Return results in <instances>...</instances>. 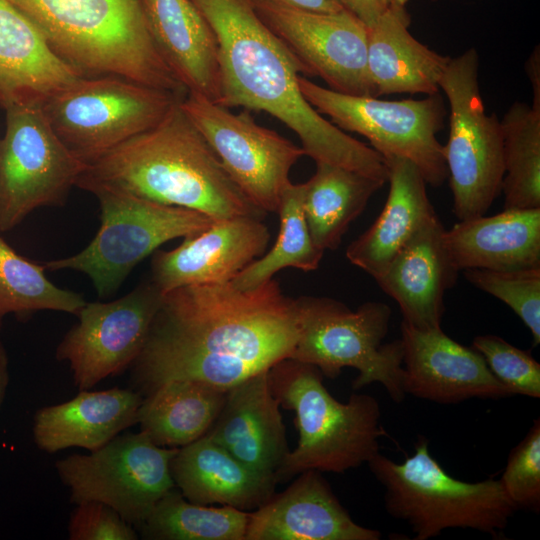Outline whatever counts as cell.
<instances>
[{
    "label": "cell",
    "instance_id": "obj_32",
    "mask_svg": "<svg viewBox=\"0 0 540 540\" xmlns=\"http://www.w3.org/2000/svg\"><path fill=\"white\" fill-rule=\"evenodd\" d=\"M500 125L504 208H540V111L514 102Z\"/></svg>",
    "mask_w": 540,
    "mask_h": 540
},
{
    "label": "cell",
    "instance_id": "obj_10",
    "mask_svg": "<svg viewBox=\"0 0 540 540\" xmlns=\"http://www.w3.org/2000/svg\"><path fill=\"white\" fill-rule=\"evenodd\" d=\"M478 69V53L470 48L451 58L439 83L450 107L443 150L459 221L486 214L501 193L504 176L500 120L485 111Z\"/></svg>",
    "mask_w": 540,
    "mask_h": 540
},
{
    "label": "cell",
    "instance_id": "obj_20",
    "mask_svg": "<svg viewBox=\"0 0 540 540\" xmlns=\"http://www.w3.org/2000/svg\"><path fill=\"white\" fill-rule=\"evenodd\" d=\"M437 214L424 222L375 281L399 306L403 322L419 330L441 328L444 294L457 281Z\"/></svg>",
    "mask_w": 540,
    "mask_h": 540
},
{
    "label": "cell",
    "instance_id": "obj_12",
    "mask_svg": "<svg viewBox=\"0 0 540 540\" xmlns=\"http://www.w3.org/2000/svg\"><path fill=\"white\" fill-rule=\"evenodd\" d=\"M177 450L157 445L140 431L117 435L89 454L58 460L55 467L73 503H104L138 529L176 487L170 465Z\"/></svg>",
    "mask_w": 540,
    "mask_h": 540
},
{
    "label": "cell",
    "instance_id": "obj_27",
    "mask_svg": "<svg viewBox=\"0 0 540 540\" xmlns=\"http://www.w3.org/2000/svg\"><path fill=\"white\" fill-rule=\"evenodd\" d=\"M458 271L513 270L540 266V208L504 209L461 220L445 230Z\"/></svg>",
    "mask_w": 540,
    "mask_h": 540
},
{
    "label": "cell",
    "instance_id": "obj_16",
    "mask_svg": "<svg viewBox=\"0 0 540 540\" xmlns=\"http://www.w3.org/2000/svg\"><path fill=\"white\" fill-rule=\"evenodd\" d=\"M262 21L290 48L311 76L349 95H372L367 68V26L350 11H304L253 0Z\"/></svg>",
    "mask_w": 540,
    "mask_h": 540
},
{
    "label": "cell",
    "instance_id": "obj_44",
    "mask_svg": "<svg viewBox=\"0 0 540 540\" xmlns=\"http://www.w3.org/2000/svg\"><path fill=\"white\" fill-rule=\"evenodd\" d=\"M3 317H4V316H2V315L0 314V326H1V321H2V318H3Z\"/></svg>",
    "mask_w": 540,
    "mask_h": 540
},
{
    "label": "cell",
    "instance_id": "obj_7",
    "mask_svg": "<svg viewBox=\"0 0 540 540\" xmlns=\"http://www.w3.org/2000/svg\"><path fill=\"white\" fill-rule=\"evenodd\" d=\"M296 304L299 335L289 358L316 366L330 379L343 368H354V390L378 382L394 402L404 400L402 342L382 344L391 318L387 304L369 301L351 310L340 301L316 296H300Z\"/></svg>",
    "mask_w": 540,
    "mask_h": 540
},
{
    "label": "cell",
    "instance_id": "obj_14",
    "mask_svg": "<svg viewBox=\"0 0 540 540\" xmlns=\"http://www.w3.org/2000/svg\"><path fill=\"white\" fill-rule=\"evenodd\" d=\"M180 104L246 197L265 213L277 212L303 148L259 125L248 110L236 114L192 92Z\"/></svg>",
    "mask_w": 540,
    "mask_h": 540
},
{
    "label": "cell",
    "instance_id": "obj_37",
    "mask_svg": "<svg viewBox=\"0 0 540 540\" xmlns=\"http://www.w3.org/2000/svg\"><path fill=\"white\" fill-rule=\"evenodd\" d=\"M508 498L519 508L540 511V420H534L508 457L499 479Z\"/></svg>",
    "mask_w": 540,
    "mask_h": 540
},
{
    "label": "cell",
    "instance_id": "obj_19",
    "mask_svg": "<svg viewBox=\"0 0 540 540\" xmlns=\"http://www.w3.org/2000/svg\"><path fill=\"white\" fill-rule=\"evenodd\" d=\"M357 524L318 470H306L249 513L245 540H379Z\"/></svg>",
    "mask_w": 540,
    "mask_h": 540
},
{
    "label": "cell",
    "instance_id": "obj_29",
    "mask_svg": "<svg viewBox=\"0 0 540 540\" xmlns=\"http://www.w3.org/2000/svg\"><path fill=\"white\" fill-rule=\"evenodd\" d=\"M227 391L197 381L163 383L143 398L137 424L159 446H185L210 430Z\"/></svg>",
    "mask_w": 540,
    "mask_h": 540
},
{
    "label": "cell",
    "instance_id": "obj_5",
    "mask_svg": "<svg viewBox=\"0 0 540 540\" xmlns=\"http://www.w3.org/2000/svg\"><path fill=\"white\" fill-rule=\"evenodd\" d=\"M272 393L281 407L295 413L297 447L276 472L277 482L306 470L343 473L367 463L379 452L380 425L376 398L352 393L346 403L335 399L316 366L285 358L268 371Z\"/></svg>",
    "mask_w": 540,
    "mask_h": 540
},
{
    "label": "cell",
    "instance_id": "obj_26",
    "mask_svg": "<svg viewBox=\"0 0 540 540\" xmlns=\"http://www.w3.org/2000/svg\"><path fill=\"white\" fill-rule=\"evenodd\" d=\"M406 7H388L367 27V68L373 96L433 95L451 57L431 50L409 32Z\"/></svg>",
    "mask_w": 540,
    "mask_h": 540
},
{
    "label": "cell",
    "instance_id": "obj_15",
    "mask_svg": "<svg viewBox=\"0 0 540 540\" xmlns=\"http://www.w3.org/2000/svg\"><path fill=\"white\" fill-rule=\"evenodd\" d=\"M163 294L151 281L111 302H90L64 336L56 358L67 361L75 386L88 390L131 366L141 352Z\"/></svg>",
    "mask_w": 540,
    "mask_h": 540
},
{
    "label": "cell",
    "instance_id": "obj_40",
    "mask_svg": "<svg viewBox=\"0 0 540 540\" xmlns=\"http://www.w3.org/2000/svg\"><path fill=\"white\" fill-rule=\"evenodd\" d=\"M276 4L311 12L336 13L345 9L341 0H269Z\"/></svg>",
    "mask_w": 540,
    "mask_h": 540
},
{
    "label": "cell",
    "instance_id": "obj_30",
    "mask_svg": "<svg viewBox=\"0 0 540 540\" xmlns=\"http://www.w3.org/2000/svg\"><path fill=\"white\" fill-rule=\"evenodd\" d=\"M386 181L327 163H316L304 185L303 210L313 243L334 250L349 225Z\"/></svg>",
    "mask_w": 540,
    "mask_h": 540
},
{
    "label": "cell",
    "instance_id": "obj_36",
    "mask_svg": "<svg viewBox=\"0 0 540 540\" xmlns=\"http://www.w3.org/2000/svg\"><path fill=\"white\" fill-rule=\"evenodd\" d=\"M472 347L484 358L493 375L512 393L540 398V364L530 352L496 335H478Z\"/></svg>",
    "mask_w": 540,
    "mask_h": 540
},
{
    "label": "cell",
    "instance_id": "obj_34",
    "mask_svg": "<svg viewBox=\"0 0 540 540\" xmlns=\"http://www.w3.org/2000/svg\"><path fill=\"white\" fill-rule=\"evenodd\" d=\"M43 265L18 254L0 235V314H29L41 310L78 315L87 303L73 291L48 280Z\"/></svg>",
    "mask_w": 540,
    "mask_h": 540
},
{
    "label": "cell",
    "instance_id": "obj_3",
    "mask_svg": "<svg viewBox=\"0 0 540 540\" xmlns=\"http://www.w3.org/2000/svg\"><path fill=\"white\" fill-rule=\"evenodd\" d=\"M180 102L157 125L88 164L76 186L192 209L215 221L262 219L266 213L232 180Z\"/></svg>",
    "mask_w": 540,
    "mask_h": 540
},
{
    "label": "cell",
    "instance_id": "obj_22",
    "mask_svg": "<svg viewBox=\"0 0 540 540\" xmlns=\"http://www.w3.org/2000/svg\"><path fill=\"white\" fill-rule=\"evenodd\" d=\"M80 76L23 13L0 0V107L41 106Z\"/></svg>",
    "mask_w": 540,
    "mask_h": 540
},
{
    "label": "cell",
    "instance_id": "obj_11",
    "mask_svg": "<svg viewBox=\"0 0 540 540\" xmlns=\"http://www.w3.org/2000/svg\"><path fill=\"white\" fill-rule=\"evenodd\" d=\"M304 98L343 131L367 138L385 157L412 162L426 183L441 186L448 177L443 145L436 135L444 127L445 105L439 93L423 99L381 100L372 95H349L299 78Z\"/></svg>",
    "mask_w": 540,
    "mask_h": 540
},
{
    "label": "cell",
    "instance_id": "obj_45",
    "mask_svg": "<svg viewBox=\"0 0 540 540\" xmlns=\"http://www.w3.org/2000/svg\"><path fill=\"white\" fill-rule=\"evenodd\" d=\"M1 139V138H0Z\"/></svg>",
    "mask_w": 540,
    "mask_h": 540
},
{
    "label": "cell",
    "instance_id": "obj_18",
    "mask_svg": "<svg viewBox=\"0 0 540 540\" xmlns=\"http://www.w3.org/2000/svg\"><path fill=\"white\" fill-rule=\"evenodd\" d=\"M270 236L260 218L216 221L173 250H156L150 280L162 294L183 286L231 282L263 255Z\"/></svg>",
    "mask_w": 540,
    "mask_h": 540
},
{
    "label": "cell",
    "instance_id": "obj_38",
    "mask_svg": "<svg viewBox=\"0 0 540 540\" xmlns=\"http://www.w3.org/2000/svg\"><path fill=\"white\" fill-rule=\"evenodd\" d=\"M70 540H137L135 527L113 508L98 502L76 504L68 523Z\"/></svg>",
    "mask_w": 540,
    "mask_h": 540
},
{
    "label": "cell",
    "instance_id": "obj_13",
    "mask_svg": "<svg viewBox=\"0 0 540 540\" xmlns=\"http://www.w3.org/2000/svg\"><path fill=\"white\" fill-rule=\"evenodd\" d=\"M6 111L0 139V233L18 226L32 211L61 206L86 165L61 142L41 106Z\"/></svg>",
    "mask_w": 540,
    "mask_h": 540
},
{
    "label": "cell",
    "instance_id": "obj_23",
    "mask_svg": "<svg viewBox=\"0 0 540 540\" xmlns=\"http://www.w3.org/2000/svg\"><path fill=\"white\" fill-rule=\"evenodd\" d=\"M151 37L187 92L218 103V46L209 24L191 0H142Z\"/></svg>",
    "mask_w": 540,
    "mask_h": 540
},
{
    "label": "cell",
    "instance_id": "obj_9",
    "mask_svg": "<svg viewBox=\"0 0 540 540\" xmlns=\"http://www.w3.org/2000/svg\"><path fill=\"white\" fill-rule=\"evenodd\" d=\"M100 228L79 253L47 261L45 270L86 274L100 298L115 293L129 273L163 243L196 235L216 221L201 212L135 196L99 191Z\"/></svg>",
    "mask_w": 540,
    "mask_h": 540
},
{
    "label": "cell",
    "instance_id": "obj_21",
    "mask_svg": "<svg viewBox=\"0 0 540 540\" xmlns=\"http://www.w3.org/2000/svg\"><path fill=\"white\" fill-rule=\"evenodd\" d=\"M268 371L257 373L227 391L224 405L206 435L249 468L276 477L290 450Z\"/></svg>",
    "mask_w": 540,
    "mask_h": 540
},
{
    "label": "cell",
    "instance_id": "obj_25",
    "mask_svg": "<svg viewBox=\"0 0 540 540\" xmlns=\"http://www.w3.org/2000/svg\"><path fill=\"white\" fill-rule=\"evenodd\" d=\"M170 467L176 488L199 505L250 512L270 499L277 483L276 477L249 468L206 434L179 447Z\"/></svg>",
    "mask_w": 540,
    "mask_h": 540
},
{
    "label": "cell",
    "instance_id": "obj_8",
    "mask_svg": "<svg viewBox=\"0 0 540 540\" xmlns=\"http://www.w3.org/2000/svg\"><path fill=\"white\" fill-rule=\"evenodd\" d=\"M185 95L113 75L80 76L41 109L61 142L87 166L157 125Z\"/></svg>",
    "mask_w": 540,
    "mask_h": 540
},
{
    "label": "cell",
    "instance_id": "obj_1",
    "mask_svg": "<svg viewBox=\"0 0 540 540\" xmlns=\"http://www.w3.org/2000/svg\"><path fill=\"white\" fill-rule=\"evenodd\" d=\"M298 335L296 299L273 278L252 290L179 287L163 294L133 379L145 394L177 380L229 390L289 358Z\"/></svg>",
    "mask_w": 540,
    "mask_h": 540
},
{
    "label": "cell",
    "instance_id": "obj_28",
    "mask_svg": "<svg viewBox=\"0 0 540 540\" xmlns=\"http://www.w3.org/2000/svg\"><path fill=\"white\" fill-rule=\"evenodd\" d=\"M384 159L389 182L386 203L374 223L346 250L350 263L375 280L416 230L436 214L419 169L404 158Z\"/></svg>",
    "mask_w": 540,
    "mask_h": 540
},
{
    "label": "cell",
    "instance_id": "obj_39",
    "mask_svg": "<svg viewBox=\"0 0 540 540\" xmlns=\"http://www.w3.org/2000/svg\"><path fill=\"white\" fill-rule=\"evenodd\" d=\"M345 9L354 14L367 27L374 24L385 11L380 0H341Z\"/></svg>",
    "mask_w": 540,
    "mask_h": 540
},
{
    "label": "cell",
    "instance_id": "obj_42",
    "mask_svg": "<svg viewBox=\"0 0 540 540\" xmlns=\"http://www.w3.org/2000/svg\"><path fill=\"white\" fill-rule=\"evenodd\" d=\"M8 361L6 352L2 343L0 342V407L4 400L6 388L8 385Z\"/></svg>",
    "mask_w": 540,
    "mask_h": 540
},
{
    "label": "cell",
    "instance_id": "obj_43",
    "mask_svg": "<svg viewBox=\"0 0 540 540\" xmlns=\"http://www.w3.org/2000/svg\"><path fill=\"white\" fill-rule=\"evenodd\" d=\"M408 1L409 0H380L385 9L388 7H406Z\"/></svg>",
    "mask_w": 540,
    "mask_h": 540
},
{
    "label": "cell",
    "instance_id": "obj_2",
    "mask_svg": "<svg viewBox=\"0 0 540 540\" xmlns=\"http://www.w3.org/2000/svg\"><path fill=\"white\" fill-rule=\"evenodd\" d=\"M191 1L217 41L218 104L267 112L296 133L316 163L388 181L381 154L326 120L304 98L299 78L310 72L262 21L253 0Z\"/></svg>",
    "mask_w": 540,
    "mask_h": 540
},
{
    "label": "cell",
    "instance_id": "obj_24",
    "mask_svg": "<svg viewBox=\"0 0 540 540\" xmlns=\"http://www.w3.org/2000/svg\"><path fill=\"white\" fill-rule=\"evenodd\" d=\"M142 401L141 394L130 389L80 390L74 398L36 412L34 442L48 453L69 447L96 451L138 423Z\"/></svg>",
    "mask_w": 540,
    "mask_h": 540
},
{
    "label": "cell",
    "instance_id": "obj_31",
    "mask_svg": "<svg viewBox=\"0 0 540 540\" xmlns=\"http://www.w3.org/2000/svg\"><path fill=\"white\" fill-rule=\"evenodd\" d=\"M176 488V487H175ZM175 488L167 492L138 527L148 540H245L248 511L189 502Z\"/></svg>",
    "mask_w": 540,
    "mask_h": 540
},
{
    "label": "cell",
    "instance_id": "obj_4",
    "mask_svg": "<svg viewBox=\"0 0 540 540\" xmlns=\"http://www.w3.org/2000/svg\"><path fill=\"white\" fill-rule=\"evenodd\" d=\"M81 76L113 75L185 95L149 32L142 0H7Z\"/></svg>",
    "mask_w": 540,
    "mask_h": 540
},
{
    "label": "cell",
    "instance_id": "obj_35",
    "mask_svg": "<svg viewBox=\"0 0 540 540\" xmlns=\"http://www.w3.org/2000/svg\"><path fill=\"white\" fill-rule=\"evenodd\" d=\"M476 288L507 304L529 328L533 345L540 343V266L513 270L465 269Z\"/></svg>",
    "mask_w": 540,
    "mask_h": 540
},
{
    "label": "cell",
    "instance_id": "obj_6",
    "mask_svg": "<svg viewBox=\"0 0 540 540\" xmlns=\"http://www.w3.org/2000/svg\"><path fill=\"white\" fill-rule=\"evenodd\" d=\"M367 463L385 488L386 511L408 523L416 540L436 537L450 528L496 537L518 509L499 479L470 483L450 476L431 456L424 437L418 438L414 454L402 463L380 452Z\"/></svg>",
    "mask_w": 540,
    "mask_h": 540
},
{
    "label": "cell",
    "instance_id": "obj_33",
    "mask_svg": "<svg viewBox=\"0 0 540 540\" xmlns=\"http://www.w3.org/2000/svg\"><path fill=\"white\" fill-rule=\"evenodd\" d=\"M304 185L290 182L277 209L280 230L270 251L246 266L231 283L240 290L265 284L280 270L293 267L309 272L319 267L324 251L312 241L303 210Z\"/></svg>",
    "mask_w": 540,
    "mask_h": 540
},
{
    "label": "cell",
    "instance_id": "obj_41",
    "mask_svg": "<svg viewBox=\"0 0 540 540\" xmlns=\"http://www.w3.org/2000/svg\"><path fill=\"white\" fill-rule=\"evenodd\" d=\"M527 76L532 84L533 102L531 107L540 111V50L535 46L525 63Z\"/></svg>",
    "mask_w": 540,
    "mask_h": 540
},
{
    "label": "cell",
    "instance_id": "obj_17",
    "mask_svg": "<svg viewBox=\"0 0 540 540\" xmlns=\"http://www.w3.org/2000/svg\"><path fill=\"white\" fill-rule=\"evenodd\" d=\"M400 340L405 394L440 404L512 395L478 351L456 342L441 328L419 330L402 321Z\"/></svg>",
    "mask_w": 540,
    "mask_h": 540
}]
</instances>
